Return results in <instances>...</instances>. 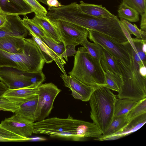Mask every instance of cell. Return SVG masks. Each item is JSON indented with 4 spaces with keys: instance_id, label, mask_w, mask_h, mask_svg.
Here are the masks:
<instances>
[{
    "instance_id": "cell-1",
    "label": "cell",
    "mask_w": 146,
    "mask_h": 146,
    "mask_svg": "<svg viewBox=\"0 0 146 146\" xmlns=\"http://www.w3.org/2000/svg\"><path fill=\"white\" fill-rule=\"evenodd\" d=\"M76 2L63 6L59 14L60 20L70 22L108 36L119 43L128 41L120 24V20L116 18L97 17L82 12Z\"/></svg>"
},
{
    "instance_id": "cell-2",
    "label": "cell",
    "mask_w": 146,
    "mask_h": 146,
    "mask_svg": "<svg viewBox=\"0 0 146 146\" xmlns=\"http://www.w3.org/2000/svg\"><path fill=\"white\" fill-rule=\"evenodd\" d=\"M33 133L44 134L74 141L90 137L93 127L90 122L76 119L70 115L66 118L53 117L34 122Z\"/></svg>"
},
{
    "instance_id": "cell-3",
    "label": "cell",
    "mask_w": 146,
    "mask_h": 146,
    "mask_svg": "<svg viewBox=\"0 0 146 146\" xmlns=\"http://www.w3.org/2000/svg\"><path fill=\"white\" fill-rule=\"evenodd\" d=\"M45 61L32 38H26L24 50L12 53L0 50V68L11 67L32 73L42 71Z\"/></svg>"
},
{
    "instance_id": "cell-4",
    "label": "cell",
    "mask_w": 146,
    "mask_h": 146,
    "mask_svg": "<svg viewBox=\"0 0 146 146\" xmlns=\"http://www.w3.org/2000/svg\"><path fill=\"white\" fill-rule=\"evenodd\" d=\"M68 74L88 85L105 87L106 85L100 61L92 56L83 46L78 48L73 68Z\"/></svg>"
},
{
    "instance_id": "cell-5",
    "label": "cell",
    "mask_w": 146,
    "mask_h": 146,
    "mask_svg": "<svg viewBox=\"0 0 146 146\" xmlns=\"http://www.w3.org/2000/svg\"><path fill=\"white\" fill-rule=\"evenodd\" d=\"M116 98V96L110 89L99 87L94 91L89 100L90 118L102 134L108 129L114 117Z\"/></svg>"
},
{
    "instance_id": "cell-6",
    "label": "cell",
    "mask_w": 146,
    "mask_h": 146,
    "mask_svg": "<svg viewBox=\"0 0 146 146\" xmlns=\"http://www.w3.org/2000/svg\"><path fill=\"white\" fill-rule=\"evenodd\" d=\"M115 59L120 70L122 81L117 95L118 98L136 101L146 98V77L139 73V65L132 55L130 66Z\"/></svg>"
},
{
    "instance_id": "cell-7",
    "label": "cell",
    "mask_w": 146,
    "mask_h": 146,
    "mask_svg": "<svg viewBox=\"0 0 146 146\" xmlns=\"http://www.w3.org/2000/svg\"><path fill=\"white\" fill-rule=\"evenodd\" d=\"M88 31L90 40L99 44L116 59L130 66L132 58L131 45L129 41L119 43L108 36L91 30Z\"/></svg>"
},
{
    "instance_id": "cell-8",
    "label": "cell",
    "mask_w": 146,
    "mask_h": 146,
    "mask_svg": "<svg viewBox=\"0 0 146 146\" xmlns=\"http://www.w3.org/2000/svg\"><path fill=\"white\" fill-rule=\"evenodd\" d=\"M52 21L57 25L62 42L70 56H74L77 51L75 50L76 46L81 44L87 38L88 35V30L68 22L60 20Z\"/></svg>"
},
{
    "instance_id": "cell-9",
    "label": "cell",
    "mask_w": 146,
    "mask_h": 146,
    "mask_svg": "<svg viewBox=\"0 0 146 146\" xmlns=\"http://www.w3.org/2000/svg\"><path fill=\"white\" fill-rule=\"evenodd\" d=\"M38 88L36 121L44 119L49 115L53 108L54 101L61 91L56 86L51 82L42 84Z\"/></svg>"
},
{
    "instance_id": "cell-10",
    "label": "cell",
    "mask_w": 146,
    "mask_h": 146,
    "mask_svg": "<svg viewBox=\"0 0 146 146\" xmlns=\"http://www.w3.org/2000/svg\"><path fill=\"white\" fill-rule=\"evenodd\" d=\"M0 81L10 89L19 88L32 85L29 73L8 67L0 68Z\"/></svg>"
},
{
    "instance_id": "cell-11",
    "label": "cell",
    "mask_w": 146,
    "mask_h": 146,
    "mask_svg": "<svg viewBox=\"0 0 146 146\" xmlns=\"http://www.w3.org/2000/svg\"><path fill=\"white\" fill-rule=\"evenodd\" d=\"M60 77L63 81L64 86L71 90L73 97L76 99L82 101H89L92 93L99 87L86 84L70 75L62 74Z\"/></svg>"
},
{
    "instance_id": "cell-12",
    "label": "cell",
    "mask_w": 146,
    "mask_h": 146,
    "mask_svg": "<svg viewBox=\"0 0 146 146\" xmlns=\"http://www.w3.org/2000/svg\"><path fill=\"white\" fill-rule=\"evenodd\" d=\"M33 123L27 121L15 114L6 118L0 124L5 129L17 135L29 138L33 133Z\"/></svg>"
},
{
    "instance_id": "cell-13",
    "label": "cell",
    "mask_w": 146,
    "mask_h": 146,
    "mask_svg": "<svg viewBox=\"0 0 146 146\" xmlns=\"http://www.w3.org/2000/svg\"><path fill=\"white\" fill-rule=\"evenodd\" d=\"M7 21L0 27V38L9 36L25 37L28 31L24 26L23 20L17 15H7Z\"/></svg>"
},
{
    "instance_id": "cell-14",
    "label": "cell",
    "mask_w": 146,
    "mask_h": 146,
    "mask_svg": "<svg viewBox=\"0 0 146 146\" xmlns=\"http://www.w3.org/2000/svg\"><path fill=\"white\" fill-rule=\"evenodd\" d=\"M146 122V113L134 118L125 126L116 133L107 136L102 135L94 139L100 141L117 139L134 132L141 128Z\"/></svg>"
},
{
    "instance_id": "cell-15",
    "label": "cell",
    "mask_w": 146,
    "mask_h": 146,
    "mask_svg": "<svg viewBox=\"0 0 146 146\" xmlns=\"http://www.w3.org/2000/svg\"><path fill=\"white\" fill-rule=\"evenodd\" d=\"M38 86L32 84L14 89H8L2 96L18 105L38 95Z\"/></svg>"
},
{
    "instance_id": "cell-16",
    "label": "cell",
    "mask_w": 146,
    "mask_h": 146,
    "mask_svg": "<svg viewBox=\"0 0 146 146\" xmlns=\"http://www.w3.org/2000/svg\"><path fill=\"white\" fill-rule=\"evenodd\" d=\"M0 12L7 15H25L33 11L24 0H0Z\"/></svg>"
},
{
    "instance_id": "cell-17",
    "label": "cell",
    "mask_w": 146,
    "mask_h": 146,
    "mask_svg": "<svg viewBox=\"0 0 146 146\" xmlns=\"http://www.w3.org/2000/svg\"><path fill=\"white\" fill-rule=\"evenodd\" d=\"M29 35L35 40L45 63H50L54 61L63 74H66L64 68L66 62L64 58L49 48L40 39L32 34L29 33Z\"/></svg>"
},
{
    "instance_id": "cell-18",
    "label": "cell",
    "mask_w": 146,
    "mask_h": 146,
    "mask_svg": "<svg viewBox=\"0 0 146 146\" xmlns=\"http://www.w3.org/2000/svg\"><path fill=\"white\" fill-rule=\"evenodd\" d=\"M33 19L42 27L47 36L58 44L62 42L58 28L54 21L39 14H35Z\"/></svg>"
},
{
    "instance_id": "cell-19",
    "label": "cell",
    "mask_w": 146,
    "mask_h": 146,
    "mask_svg": "<svg viewBox=\"0 0 146 146\" xmlns=\"http://www.w3.org/2000/svg\"><path fill=\"white\" fill-rule=\"evenodd\" d=\"M26 38L19 36L0 38V50L12 53L22 52L25 45Z\"/></svg>"
},
{
    "instance_id": "cell-20",
    "label": "cell",
    "mask_w": 146,
    "mask_h": 146,
    "mask_svg": "<svg viewBox=\"0 0 146 146\" xmlns=\"http://www.w3.org/2000/svg\"><path fill=\"white\" fill-rule=\"evenodd\" d=\"M38 96H34L19 105L15 113L25 120L32 123L36 121Z\"/></svg>"
},
{
    "instance_id": "cell-21",
    "label": "cell",
    "mask_w": 146,
    "mask_h": 146,
    "mask_svg": "<svg viewBox=\"0 0 146 146\" xmlns=\"http://www.w3.org/2000/svg\"><path fill=\"white\" fill-rule=\"evenodd\" d=\"M77 6L83 13L91 16L101 17L116 18L117 16L113 14L102 5L90 4L84 3L82 1Z\"/></svg>"
},
{
    "instance_id": "cell-22",
    "label": "cell",
    "mask_w": 146,
    "mask_h": 146,
    "mask_svg": "<svg viewBox=\"0 0 146 146\" xmlns=\"http://www.w3.org/2000/svg\"><path fill=\"white\" fill-rule=\"evenodd\" d=\"M100 61L104 71L108 70L121 76L120 70L115 58L104 48Z\"/></svg>"
},
{
    "instance_id": "cell-23",
    "label": "cell",
    "mask_w": 146,
    "mask_h": 146,
    "mask_svg": "<svg viewBox=\"0 0 146 146\" xmlns=\"http://www.w3.org/2000/svg\"><path fill=\"white\" fill-rule=\"evenodd\" d=\"M137 102L129 99L116 98L114 105V116L127 114Z\"/></svg>"
},
{
    "instance_id": "cell-24",
    "label": "cell",
    "mask_w": 146,
    "mask_h": 146,
    "mask_svg": "<svg viewBox=\"0 0 146 146\" xmlns=\"http://www.w3.org/2000/svg\"><path fill=\"white\" fill-rule=\"evenodd\" d=\"M135 47L134 50L131 46V54L134 59L138 64L139 66L146 65V54L143 51L142 46L146 40L135 38H132Z\"/></svg>"
},
{
    "instance_id": "cell-25",
    "label": "cell",
    "mask_w": 146,
    "mask_h": 146,
    "mask_svg": "<svg viewBox=\"0 0 146 146\" xmlns=\"http://www.w3.org/2000/svg\"><path fill=\"white\" fill-rule=\"evenodd\" d=\"M118 17L128 21L134 22L139 19L138 13L123 3L119 5L117 10Z\"/></svg>"
},
{
    "instance_id": "cell-26",
    "label": "cell",
    "mask_w": 146,
    "mask_h": 146,
    "mask_svg": "<svg viewBox=\"0 0 146 146\" xmlns=\"http://www.w3.org/2000/svg\"><path fill=\"white\" fill-rule=\"evenodd\" d=\"M104 74L105 87L118 92L122 83L121 76L108 70L104 71Z\"/></svg>"
},
{
    "instance_id": "cell-27",
    "label": "cell",
    "mask_w": 146,
    "mask_h": 146,
    "mask_svg": "<svg viewBox=\"0 0 146 146\" xmlns=\"http://www.w3.org/2000/svg\"><path fill=\"white\" fill-rule=\"evenodd\" d=\"M127 114L114 116L108 128L102 135L107 136L113 134L126 125L129 122L127 118Z\"/></svg>"
},
{
    "instance_id": "cell-28",
    "label": "cell",
    "mask_w": 146,
    "mask_h": 146,
    "mask_svg": "<svg viewBox=\"0 0 146 146\" xmlns=\"http://www.w3.org/2000/svg\"><path fill=\"white\" fill-rule=\"evenodd\" d=\"M46 45L61 58L68 61L69 54L63 43L58 44L46 36L40 39Z\"/></svg>"
},
{
    "instance_id": "cell-29",
    "label": "cell",
    "mask_w": 146,
    "mask_h": 146,
    "mask_svg": "<svg viewBox=\"0 0 146 146\" xmlns=\"http://www.w3.org/2000/svg\"><path fill=\"white\" fill-rule=\"evenodd\" d=\"M22 20L24 26L29 33L34 35L40 39L46 36L42 27L33 19H29L25 16Z\"/></svg>"
},
{
    "instance_id": "cell-30",
    "label": "cell",
    "mask_w": 146,
    "mask_h": 146,
    "mask_svg": "<svg viewBox=\"0 0 146 146\" xmlns=\"http://www.w3.org/2000/svg\"><path fill=\"white\" fill-rule=\"evenodd\" d=\"M81 45L86 48L92 56L100 61L103 54V48L99 44L96 43L90 42L86 38Z\"/></svg>"
},
{
    "instance_id": "cell-31",
    "label": "cell",
    "mask_w": 146,
    "mask_h": 146,
    "mask_svg": "<svg viewBox=\"0 0 146 146\" xmlns=\"http://www.w3.org/2000/svg\"><path fill=\"white\" fill-rule=\"evenodd\" d=\"M31 139L17 135L3 127L0 124V141H23Z\"/></svg>"
},
{
    "instance_id": "cell-32",
    "label": "cell",
    "mask_w": 146,
    "mask_h": 146,
    "mask_svg": "<svg viewBox=\"0 0 146 146\" xmlns=\"http://www.w3.org/2000/svg\"><path fill=\"white\" fill-rule=\"evenodd\" d=\"M146 113V98L137 101V103L127 114L130 121L134 118Z\"/></svg>"
},
{
    "instance_id": "cell-33",
    "label": "cell",
    "mask_w": 146,
    "mask_h": 146,
    "mask_svg": "<svg viewBox=\"0 0 146 146\" xmlns=\"http://www.w3.org/2000/svg\"><path fill=\"white\" fill-rule=\"evenodd\" d=\"M129 33L134 35L136 38L146 40V32L139 29L136 26L122 18L120 20Z\"/></svg>"
},
{
    "instance_id": "cell-34",
    "label": "cell",
    "mask_w": 146,
    "mask_h": 146,
    "mask_svg": "<svg viewBox=\"0 0 146 146\" xmlns=\"http://www.w3.org/2000/svg\"><path fill=\"white\" fill-rule=\"evenodd\" d=\"M123 3L141 15L146 12V0H123Z\"/></svg>"
},
{
    "instance_id": "cell-35",
    "label": "cell",
    "mask_w": 146,
    "mask_h": 146,
    "mask_svg": "<svg viewBox=\"0 0 146 146\" xmlns=\"http://www.w3.org/2000/svg\"><path fill=\"white\" fill-rule=\"evenodd\" d=\"M18 106L8 99L0 97V110L11 112L16 113L18 110Z\"/></svg>"
},
{
    "instance_id": "cell-36",
    "label": "cell",
    "mask_w": 146,
    "mask_h": 146,
    "mask_svg": "<svg viewBox=\"0 0 146 146\" xmlns=\"http://www.w3.org/2000/svg\"><path fill=\"white\" fill-rule=\"evenodd\" d=\"M32 8L35 14L46 16L47 11L37 0H24Z\"/></svg>"
},
{
    "instance_id": "cell-37",
    "label": "cell",
    "mask_w": 146,
    "mask_h": 146,
    "mask_svg": "<svg viewBox=\"0 0 146 146\" xmlns=\"http://www.w3.org/2000/svg\"><path fill=\"white\" fill-rule=\"evenodd\" d=\"M141 20L140 24L141 30L146 31V12L141 15Z\"/></svg>"
},
{
    "instance_id": "cell-38",
    "label": "cell",
    "mask_w": 146,
    "mask_h": 146,
    "mask_svg": "<svg viewBox=\"0 0 146 146\" xmlns=\"http://www.w3.org/2000/svg\"><path fill=\"white\" fill-rule=\"evenodd\" d=\"M46 2L47 5L50 7L56 8L62 5L58 0H47Z\"/></svg>"
},
{
    "instance_id": "cell-39",
    "label": "cell",
    "mask_w": 146,
    "mask_h": 146,
    "mask_svg": "<svg viewBox=\"0 0 146 146\" xmlns=\"http://www.w3.org/2000/svg\"><path fill=\"white\" fill-rule=\"evenodd\" d=\"M7 14L0 12V27L5 24L7 21Z\"/></svg>"
},
{
    "instance_id": "cell-40",
    "label": "cell",
    "mask_w": 146,
    "mask_h": 146,
    "mask_svg": "<svg viewBox=\"0 0 146 146\" xmlns=\"http://www.w3.org/2000/svg\"><path fill=\"white\" fill-rule=\"evenodd\" d=\"M8 89L5 85L0 81V97L2 96Z\"/></svg>"
},
{
    "instance_id": "cell-41",
    "label": "cell",
    "mask_w": 146,
    "mask_h": 146,
    "mask_svg": "<svg viewBox=\"0 0 146 146\" xmlns=\"http://www.w3.org/2000/svg\"><path fill=\"white\" fill-rule=\"evenodd\" d=\"M139 72L140 74L142 76L146 77V66L141 65L139 66Z\"/></svg>"
},
{
    "instance_id": "cell-42",
    "label": "cell",
    "mask_w": 146,
    "mask_h": 146,
    "mask_svg": "<svg viewBox=\"0 0 146 146\" xmlns=\"http://www.w3.org/2000/svg\"><path fill=\"white\" fill-rule=\"evenodd\" d=\"M38 2L42 3L46 5H47L46 1L47 0H37Z\"/></svg>"
}]
</instances>
